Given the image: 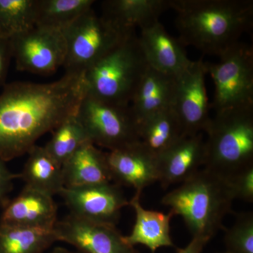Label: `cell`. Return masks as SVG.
<instances>
[{
	"label": "cell",
	"instance_id": "6da1fadb",
	"mask_svg": "<svg viewBox=\"0 0 253 253\" xmlns=\"http://www.w3.org/2000/svg\"><path fill=\"white\" fill-rule=\"evenodd\" d=\"M86 93L84 73H66L52 83L15 82L0 94V159L28 154L42 136L77 113Z\"/></svg>",
	"mask_w": 253,
	"mask_h": 253
},
{
	"label": "cell",
	"instance_id": "7a4b0ae2",
	"mask_svg": "<svg viewBox=\"0 0 253 253\" xmlns=\"http://www.w3.org/2000/svg\"><path fill=\"white\" fill-rule=\"evenodd\" d=\"M184 46L220 56L253 25L252 0H170Z\"/></svg>",
	"mask_w": 253,
	"mask_h": 253
},
{
	"label": "cell",
	"instance_id": "3957f363",
	"mask_svg": "<svg viewBox=\"0 0 253 253\" xmlns=\"http://www.w3.org/2000/svg\"><path fill=\"white\" fill-rule=\"evenodd\" d=\"M234 200L225 179L204 168L165 195L161 204L182 217L193 237L211 241L224 229Z\"/></svg>",
	"mask_w": 253,
	"mask_h": 253
},
{
	"label": "cell",
	"instance_id": "277c9868",
	"mask_svg": "<svg viewBox=\"0 0 253 253\" xmlns=\"http://www.w3.org/2000/svg\"><path fill=\"white\" fill-rule=\"evenodd\" d=\"M204 132L205 169L227 179L253 166V107L215 113Z\"/></svg>",
	"mask_w": 253,
	"mask_h": 253
},
{
	"label": "cell",
	"instance_id": "5b68a950",
	"mask_svg": "<svg viewBox=\"0 0 253 253\" xmlns=\"http://www.w3.org/2000/svg\"><path fill=\"white\" fill-rule=\"evenodd\" d=\"M148 66L134 33L85 71L86 93L109 104L129 106Z\"/></svg>",
	"mask_w": 253,
	"mask_h": 253
},
{
	"label": "cell",
	"instance_id": "8992f818",
	"mask_svg": "<svg viewBox=\"0 0 253 253\" xmlns=\"http://www.w3.org/2000/svg\"><path fill=\"white\" fill-rule=\"evenodd\" d=\"M66 42V73H85L109 51L135 33L98 16L92 8L62 31Z\"/></svg>",
	"mask_w": 253,
	"mask_h": 253
},
{
	"label": "cell",
	"instance_id": "52a82bcc",
	"mask_svg": "<svg viewBox=\"0 0 253 253\" xmlns=\"http://www.w3.org/2000/svg\"><path fill=\"white\" fill-rule=\"evenodd\" d=\"M214 85V112L253 107V51L236 43L219 56L217 63L206 62Z\"/></svg>",
	"mask_w": 253,
	"mask_h": 253
},
{
	"label": "cell",
	"instance_id": "ba28073f",
	"mask_svg": "<svg viewBox=\"0 0 253 253\" xmlns=\"http://www.w3.org/2000/svg\"><path fill=\"white\" fill-rule=\"evenodd\" d=\"M76 116L89 141L109 151L140 141L139 126L129 106L109 104L86 91Z\"/></svg>",
	"mask_w": 253,
	"mask_h": 253
},
{
	"label": "cell",
	"instance_id": "9c48e42d",
	"mask_svg": "<svg viewBox=\"0 0 253 253\" xmlns=\"http://www.w3.org/2000/svg\"><path fill=\"white\" fill-rule=\"evenodd\" d=\"M9 42L11 56L19 71L50 74L64 64L66 42L61 31L35 27L10 38Z\"/></svg>",
	"mask_w": 253,
	"mask_h": 253
},
{
	"label": "cell",
	"instance_id": "30bf717a",
	"mask_svg": "<svg viewBox=\"0 0 253 253\" xmlns=\"http://www.w3.org/2000/svg\"><path fill=\"white\" fill-rule=\"evenodd\" d=\"M206 62L202 58L191 62L176 77L174 110L182 128L183 136L204 132L211 116L206 86Z\"/></svg>",
	"mask_w": 253,
	"mask_h": 253
},
{
	"label": "cell",
	"instance_id": "8fae6325",
	"mask_svg": "<svg viewBox=\"0 0 253 253\" xmlns=\"http://www.w3.org/2000/svg\"><path fill=\"white\" fill-rule=\"evenodd\" d=\"M121 187L111 182L65 187L59 196L75 217L116 226L123 208L129 206Z\"/></svg>",
	"mask_w": 253,
	"mask_h": 253
},
{
	"label": "cell",
	"instance_id": "7c38bea8",
	"mask_svg": "<svg viewBox=\"0 0 253 253\" xmlns=\"http://www.w3.org/2000/svg\"><path fill=\"white\" fill-rule=\"evenodd\" d=\"M54 231L57 241L71 245L81 253H139L126 243L112 224L86 220L69 214L56 221Z\"/></svg>",
	"mask_w": 253,
	"mask_h": 253
},
{
	"label": "cell",
	"instance_id": "4fadbf2b",
	"mask_svg": "<svg viewBox=\"0 0 253 253\" xmlns=\"http://www.w3.org/2000/svg\"><path fill=\"white\" fill-rule=\"evenodd\" d=\"M111 179L141 196L148 186L158 181L157 157L139 142L106 152Z\"/></svg>",
	"mask_w": 253,
	"mask_h": 253
},
{
	"label": "cell",
	"instance_id": "5bb4252c",
	"mask_svg": "<svg viewBox=\"0 0 253 253\" xmlns=\"http://www.w3.org/2000/svg\"><path fill=\"white\" fill-rule=\"evenodd\" d=\"M206 143L203 132L182 136L157 156L158 181L163 189L181 184L204 166Z\"/></svg>",
	"mask_w": 253,
	"mask_h": 253
},
{
	"label": "cell",
	"instance_id": "9a60e30c",
	"mask_svg": "<svg viewBox=\"0 0 253 253\" xmlns=\"http://www.w3.org/2000/svg\"><path fill=\"white\" fill-rule=\"evenodd\" d=\"M138 38L148 64L160 72L177 77L192 62L179 39L170 36L160 21L141 29Z\"/></svg>",
	"mask_w": 253,
	"mask_h": 253
},
{
	"label": "cell",
	"instance_id": "2e32d148",
	"mask_svg": "<svg viewBox=\"0 0 253 253\" xmlns=\"http://www.w3.org/2000/svg\"><path fill=\"white\" fill-rule=\"evenodd\" d=\"M58 208L52 196L25 186L3 208L0 224L41 229H54Z\"/></svg>",
	"mask_w": 253,
	"mask_h": 253
},
{
	"label": "cell",
	"instance_id": "e0dca14e",
	"mask_svg": "<svg viewBox=\"0 0 253 253\" xmlns=\"http://www.w3.org/2000/svg\"><path fill=\"white\" fill-rule=\"evenodd\" d=\"M176 88L175 76L160 72L149 65L129 105L138 126L156 113L173 109Z\"/></svg>",
	"mask_w": 253,
	"mask_h": 253
},
{
	"label": "cell",
	"instance_id": "ac0fdd59",
	"mask_svg": "<svg viewBox=\"0 0 253 253\" xmlns=\"http://www.w3.org/2000/svg\"><path fill=\"white\" fill-rule=\"evenodd\" d=\"M140 197L134 194L129 201L135 212V223L130 234L123 236L124 241L133 247L143 245L152 253L160 248L175 247L170 236V221L174 217L172 213L146 209L141 204Z\"/></svg>",
	"mask_w": 253,
	"mask_h": 253
},
{
	"label": "cell",
	"instance_id": "d6986e66",
	"mask_svg": "<svg viewBox=\"0 0 253 253\" xmlns=\"http://www.w3.org/2000/svg\"><path fill=\"white\" fill-rule=\"evenodd\" d=\"M65 187L112 182L106 152L90 141L82 145L62 166Z\"/></svg>",
	"mask_w": 253,
	"mask_h": 253
},
{
	"label": "cell",
	"instance_id": "ffe728a7",
	"mask_svg": "<svg viewBox=\"0 0 253 253\" xmlns=\"http://www.w3.org/2000/svg\"><path fill=\"white\" fill-rule=\"evenodd\" d=\"M170 9V0H108L102 2L103 16L128 29H140L159 21Z\"/></svg>",
	"mask_w": 253,
	"mask_h": 253
},
{
	"label": "cell",
	"instance_id": "44dd1931",
	"mask_svg": "<svg viewBox=\"0 0 253 253\" xmlns=\"http://www.w3.org/2000/svg\"><path fill=\"white\" fill-rule=\"evenodd\" d=\"M20 178L26 185L50 196L59 195L65 188L62 166L56 162L44 146H33L28 153Z\"/></svg>",
	"mask_w": 253,
	"mask_h": 253
},
{
	"label": "cell",
	"instance_id": "7402d4cb",
	"mask_svg": "<svg viewBox=\"0 0 253 253\" xmlns=\"http://www.w3.org/2000/svg\"><path fill=\"white\" fill-rule=\"evenodd\" d=\"M139 141L157 157L183 136L182 128L173 109L154 115L139 126Z\"/></svg>",
	"mask_w": 253,
	"mask_h": 253
},
{
	"label": "cell",
	"instance_id": "603a6c76",
	"mask_svg": "<svg viewBox=\"0 0 253 253\" xmlns=\"http://www.w3.org/2000/svg\"><path fill=\"white\" fill-rule=\"evenodd\" d=\"M56 241L54 229L0 224V253H44Z\"/></svg>",
	"mask_w": 253,
	"mask_h": 253
},
{
	"label": "cell",
	"instance_id": "cb8c5ba5",
	"mask_svg": "<svg viewBox=\"0 0 253 253\" xmlns=\"http://www.w3.org/2000/svg\"><path fill=\"white\" fill-rule=\"evenodd\" d=\"M93 0H36V27L62 31L92 8Z\"/></svg>",
	"mask_w": 253,
	"mask_h": 253
},
{
	"label": "cell",
	"instance_id": "d4e9b609",
	"mask_svg": "<svg viewBox=\"0 0 253 253\" xmlns=\"http://www.w3.org/2000/svg\"><path fill=\"white\" fill-rule=\"evenodd\" d=\"M89 141L76 114L66 118L54 131L44 149L61 166L80 147ZM91 142V141H90Z\"/></svg>",
	"mask_w": 253,
	"mask_h": 253
},
{
	"label": "cell",
	"instance_id": "484cf974",
	"mask_svg": "<svg viewBox=\"0 0 253 253\" xmlns=\"http://www.w3.org/2000/svg\"><path fill=\"white\" fill-rule=\"evenodd\" d=\"M36 27V0H0V35L10 39Z\"/></svg>",
	"mask_w": 253,
	"mask_h": 253
},
{
	"label": "cell",
	"instance_id": "4316f807",
	"mask_svg": "<svg viewBox=\"0 0 253 253\" xmlns=\"http://www.w3.org/2000/svg\"><path fill=\"white\" fill-rule=\"evenodd\" d=\"M224 231V253H253L252 211L237 214L234 224Z\"/></svg>",
	"mask_w": 253,
	"mask_h": 253
},
{
	"label": "cell",
	"instance_id": "83f0119b",
	"mask_svg": "<svg viewBox=\"0 0 253 253\" xmlns=\"http://www.w3.org/2000/svg\"><path fill=\"white\" fill-rule=\"evenodd\" d=\"M234 199L253 202V166L224 179Z\"/></svg>",
	"mask_w": 253,
	"mask_h": 253
},
{
	"label": "cell",
	"instance_id": "f1b7e54d",
	"mask_svg": "<svg viewBox=\"0 0 253 253\" xmlns=\"http://www.w3.org/2000/svg\"><path fill=\"white\" fill-rule=\"evenodd\" d=\"M0 159V208H4L9 201V195L14 188V181L20 178L19 174H14Z\"/></svg>",
	"mask_w": 253,
	"mask_h": 253
},
{
	"label": "cell",
	"instance_id": "f546056e",
	"mask_svg": "<svg viewBox=\"0 0 253 253\" xmlns=\"http://www.w3.org/2000/svg\"><path fill=\"white\" fill-rule=\"evenodd\" d=\"M11 56L9 39L0 37V86L4 83Z\"/></svg>",
	"mask_w": 253,
	"mask_h": 253
},
{
	"label": "cell",
	"instance_id": "4dcf8cb0",
	"mask_svg": "<svg viewBox=\"0 0 253 253\" xmlns=\"http://www.w3.org/2000/svg\"><path fill=\"white\" fill-rule=\"evenodd\" d=\"M209 241L202 238L193 237L191 242L184 249H178L176 253H203Z\"/></svg>",
	"mask_w": 253,
	"mask_h": 253
},
{
	"label": "cell",
	"instance_id": "1f68e13d",
	"mask_svg": "<svg viewBox=\"0 0 253 253\" xmlns=\"http://www.w3.org/2000/svg\"><path fill=\"white\" fill-rule=\"evenodd\" d=\"M44 253H81L78 252V251H70V250L64 249V248L56 247V248H54V249H53L52 250H51V251H49V252H46Z\"/></svg>",
	"mask_w": 253,
	"mask_h": 253
},
{
	"label": "cell",
	"instance_id": "d6a6232c",
	"mask_svg": "<svg viewBox=\"0 0 253 253\" xmlns=\"http://www.w3.org/2000/svg\"></svg>",
	"mask_w": 253,
	"mask_h": 253
},
{
	"label": "cell",
	"instance_id": "836d02e7",
	"mask_svg": "<svg viewBox=\"0 0 253 253\" xmlns=\"http://www.w3.org/2000/svg\"><path fill=\"white\" fill-rule=\"evenodd\" d=\"M0 37H1V35H0Z\"/></svg>",
	"mask_w": 253,
	"mask_h": 253
}]
</instances>
